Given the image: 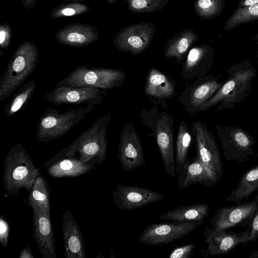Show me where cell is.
I'll return each instance as SVG.
<instances>
[{
	"mask_svg": "<svg viewBox=\"0 0 258 258\" xmlns=\"http://www.w3.org/2000/svg\"><path fill=\"white\" fill-rule=\"evenodd\" d=\"M228 76L220 89L208 101L203 104L200 111L219 104L216 109L232 108L250 95L252 81L257 75L256 69L249 59L236 62L227 70Z\"/></svg>",
	"mask_w": 258,
	"mask_h": 258,
	"instance_id": "obj_1",
	"label": "cell"
},
{
	"mask_svg": "<svg viewBox=\"0 0 258 258\" xmlns=\"http://www.w3.org/2000/svg\"><path fill=\"white\" fill-rule=\"evenodd\" d=\"M3 164V182L7 193L17 195L22 188L30 192L40 172L21 143L11 147L4 159Z\"/></svg>",
	"mask_w": 258,
	"mask_h": 258,
	"instance_id": "obj_2",
	"label": "cell"
},
{
	"mask_svg": "<svg viewBox=\"0 0 258 258\" xmlns=\"http://www.w3.org/2000/svg\"><path fill=\"white\" fill-rule=\"evenodd\" d=\"M139 116L143 123L152 132L147 136L155 138L166 173L175 177L176 172L172 115L165 111H160L154 106L149 111L142 109Z\"/></svg>",
	"mask_w": 258,
	"mask_h": 258,
	"instance_id": "obj_3",
	"label": "cell"
},
{
	"mask_svg": "<svg viewBox=\"0 0 258 258\" xmlns=\"http://www.w3.org/2000/svg\"><path fill=\"white\" fill-rule=\"evenodd\" d=\"M38 50L33 42L24 41L15 51L0 80V102L8 98L36 68Z\"/></svg>",
	"mask_w": 258,
	"mask_h": 258,
	"instance_id": "obj_4",
	"label": "cell"
},
{
	"mask_svg": "<svg viewBox=\"0 0 258 258\" xmlns=\"http://www.w3.org/2000/svg\"><path fill=\"white\" fill-rule=\"evenodd\" d=\"M110 112L99 117L70 144L75 155L83 162L100 165L106 158L107 141L106 136Z\"/></svg>",
	"mask_w": 258,
	"mask_h": 258,
	"instance_id": "obj_5",
	"label": "cell"
},
{
	"mask_svg": "<svg viewBox=\"0 0 258 258\" xmlns=\"http://www.w3.org/2000/svg\"><path fill=\"white\" fill-rule=\"evenodd\" d=\"M95 105L79 106L63 113L48 107L39 117L37 125L36 137L40 142L57 139L68 133L84 118Z\"/></svg>",
	"mask_w": 258,
	"mask_h": 258,
	"instance_id": "obj_6",
	"label": "cell"
},
{
	"mask_svg": "<svg viewBox=\"0 0 258 258\" xmlns=\"http://www.w3.org/2000/svg\"><path fill=\"white\" fill-rule=\"evenodd\" d=\"M125 80V74L120 69L79 66L54 87H88L104 90L120 87Z\"/></svg>",
	"mask_w": 258,
	"mask_h": 258,
	"instance_id": "obj_7",
	"label": "cell"
},
{
	"mask_svg": "<svg viewBox=\"0 0 258 258\" xmlns=\"http://www.w3.org/2000/svg\"><path fill=\"white\" fill-rule=\"evenodd\" d=\"M191 134L196 143L197 157L218 183L223 174V162L213 134L205 122L200 120L192 123Z\"/></svg>",
	"mask_w": 258,
	"mask_h": 258,
	"instance_id": "obj_8",
	"label": "cell"
},
{
	"mask_svg": "<svg viewBox=\"0 0 258 258\" xmlns=\"http://www.w3.org/2000/svg\"><path fill=\"white\" fill-rule=\"evenodd\" d=\"M223 154L227 160L243 162L251 158L254 154L253 137L243 129L233 126L216 125Z\"/></svg>",
	"mask_w": 258,
	"mask_h": 258,
	"instance_id": "obj_9",
	"label": "cell"
},
{
	"mask_svg": "<svg viewBox=\"0 0 258 258\" xmlns=\"http://www.w3.org/2000/svg\"><path fill=\"white\" fill-rule=\"evenodd\" d=\"M203 222L171 221L151 224L143 230L138 241L151 245L168 244L189 234Z\"/></svg>",
	"mask_w": 258,
	"mask_h": 258,
	"instance_id": "obj_10",
	"label": "cell"
},
{
	"mask_svg": "<svg viewBox=\"0 0 258 258\" xmlns=\"http://www.w3.org/2000/svg\"><path fill=\"white\" fill-rule=\"evenodd\" d=\"M156 30L154 24L150 22L125 27L119 31L114 37V46L121 52L140 54L150 44Z\"/></svg>",
	"mask_w": 258,
	"mask_h": 258,
	"instance_id": "obj_11",
	"label": "cell"
},
{
	"mask_svg": "<svg viewBox=\"0 0 258 258\" xmlns=\"http://www.w3.org/2000/svg\"><path fill=\"white\" fill-rule=\"evenodd\" d=\"M221 75L209 74L198 78L182 91L178 100L191 116L200 112L201 106L209 100L220 89L223 83L218 81Z\"/></svg>",
	"mask_w": 258,
	"mask_h": 258,
	"instance_id": "obj_12",
	"label": "cell"
},
{
	"mask_svg": "<svg viewBox=\"0 0 258 258\" xmlns=\"http://www.w3.org/2000/svg\"><path fill=\"white\" fill-rule=\"evenodd\" d=\"M258 209V195L249 202L220 208L209 220L216 231L227 230L236 226L250 227L254 213Z\"/></svg>",
	"mask_w": 258,
	"mask_h": 258,
	"instance_id": "obj_13",
	"label": "cell"
},
{
	"mask_svg": "<svg viewBox=\"0 0 258 258\" xmlns=\"http://www.w3.org/2000/svg\"><path fill=\"white\" fill-rule=\"evenodd\" d=\"M117 156L121 168L125 171L145 165L141 140L131 122L124 125L120 134Z\"/></svg>",
	"mask_w": 258,
	"mask_h": 258,
	"instance_id": "obj_14",
	"label": "cell"
},
{
	"mask_svg": "<svg viewBox=\"0 0 258 258\" xmlns=\"http://www.w3.org/2000/svg\"><path fill=\"white\" fill-rule=\"evenodd\" d=\"M106 94L104 90L98 88L60 86L47 93L44 99L56 106L64 104L96 105L101 103Z\"/></svg>",
	"mask_w": 258,
	"mask_h": 258,
	"instance_id": "obj_15",
	"label": "cell"
},
{
	"mask_svg": "<svg viewBox=\"0 0 258 258\" xmlns=\"http://www.w3.org/2000/svg\"><path fill=\"white\" fill-rule=\"evenodd\" d=\"M249 227L240 233L233 231H216L206 226L204 235L207 249L204 251L205 257L209 255L221 256L227 254L240 244H245L248 241Z\"/></svg>",
	"mask_w": 258,
	"mask_h": 258,
	"instance_id": "obj_16",
	"label": "cell"
},
{
	"mask_svg": "<svg viewBox=\"0 0 258 258\" xmlns=\"http://www.w3.org/2000/svg\"><path fill=\"white\" fill-rule=\"evenodd\" d=\"M112 195L116 206L120 210H134L161 200L162 194L137 186L118 185Z\"/></svg>",
	"mask_w": 258,
	"mask_h": 258,
	"instance_id": "obj_17",
	"label": "cell"
},
{
	"mask_svg": "<svg viewBox=\"0 0 258 258\" xmlns=\"http://www.w3.org/2000/svg\"><path fill=\"white\" fill-rule=\"evenodd\" d=\"M49 175L54 178L78 176L94 168L95 165L81 161L71 154L68 146L44 164Z\"/></svg>",
	"mask_w": 258,
	"mask_h": 258,
	"instance_id": "obj_18",
	"label": "cell"
},
{
	"mask_svg": "<svg viewBox=\"0 0 258 258\" xmlns=\"http://www.w3.org/2000/svg\"><path fill=\"white\" fill-rule=\"evenodd\" d=\"M214 50L207 44L192 47L183 63L181 75L184 80H193L207 75L212 67Z\"/></svg>",
	"mask_w": 258,
	"mask_h": 258,
	"instance_id": "obj_19",
	"label": "cell"
},
{
	"mask_svg": "<svg viewBox=\"0 0 258 258\" xmlns=\"http://www.w3.org/2000/svg\"><path fill=\"white\" fill-rule=\"evenodd\" d=\"M60 44L72 47H83L89 45L99 37V32L93 26L88 24H68L58 30L55 34Z\"/></svg>",
	"mask_w": 258,
	"mask_h": 258,
	"instance_id": "obj_20",
	"label": "cell"
},
{
	"mask_svg": "<svg viewBox=\"0 0 258 258\" xmlns=\"http://www.w3.org/2000/svg\"><path fill=\"white\" fill-rule=\"evenodd\" d=\"M34 237L43 258H56L55 241L50 214L33 211Z\"/></svg>",
	"mask_w": 258,
	"mask_h": 258,
	"instance_id": "obj_21",
	"label": "cell"
},
{
	"mask_svg": "<svg viewBox=\"0 0 258 258\" xmlns=\"http://www.w3.org/2000/svg\"><path fill=\"white\" fill-rule=\"evenodd\" d=\"M176 82L167 75L155 68H151L146 78L144 92L156 102L163 105L165 100H169L176 96Z\"/></svg>",
	"mask_w": 258,
	"mask_h": 258,
	"instance_id": "obj_22",
	"label": "cell"
},
{
	"mask_svg": "<svg viewBox=\"0 0 258 258\" xmlns=\"http://www.w3.org/2000/svg\"><path fill=\"white\" fill-rule=\"evenodd\" d=\"M64 255L67 258H85V244L78 223L72 213L66 210L62 220Z\"/></svg>",
	"mask_w": 258,
	"mask_h": 258,
	"instance_id": "obj_23",
	"label": "cell"
},
{
	"mask_svg": "<svg viewBox=\"0 0 258 258\" xmlns=\"http://www.w3.org/2000/svg\"><path fill=\"white\" fill-rule=\"evenodd\" d=\"M177 182L179 188L181 189L197 183L207 186H213L217 184L206 166L197 156L178 175Z\"/></svg>",
	"mask_w": 258,
	"mask_h": 258,
	"instance_id": "obj_24",
	"label": "cell"
},
{
	"mask_svg": "<svg viewBox=\"0 0 258 258\" xmlns=\"http://www.w3.org/2000/svg\"><path fill=\"white\" fill-rule=\"evenodd\" d=\"M198 38V35L194 30H183L168 39L164 49V55L167 58L174 57L177 63H180Z\"/></svg>",
	"mask_w": 258,
	"mask_h": 258,
	"instance_id": "obj_25",
	"label": "cell"
},
{
	"mask_svg": "<svg viewBox=\"0 0 258 258\" xmlns=\"http://www.w3.org/2000/svg\"><path fill=\"white\" fill-rule=\"evenodd\" d=\"M208 208L206 204L183 205L161 215L159 218L179 222L203 221L208 215Z\"/></svg>",
	"mask_w": 258,
	"mask_h": 258,
	"instance_id": "obj_26",
	"label": "cell"
},
{
	"mask_svg": "<svg viewBox=\"0 0 258 258\" xmlns=\"http://www.w3.org/2000/svg\"><path fill=\"white\" fill-rule=\"evenodd\" d=\"M27 204L33 211H38L50 214V192L44 177L38 175L35 179Z\"/></svg>",
	"mask_w": 258,
	"mask_h": 258,
	"instance_id": "obj_27",
	"label": "cell"
},
{
	"mask_svg": "<svg viewBox=\"0 0 258 258\" xmlns=\"http://www.w3.org/2000/svg\"><path fill=\"white\" fill-rule=\"evenodd\" d=\"M192 136L186 123L181 121L178 128L175 152L176 172L178 175L182 173L185 167L190 163L187 156Z\"/></svg>",
	"mask_w": 258,
	"mask_h": 258,
	"instance_id": "obj_28",
	"label": "cell"
},
{
	"mask_svg": "<svg viewBox=\"0 0 258 258\" xmlns=\"http://www.w3.org/2000/svg\"><path fill=\"white\" fill-rule=\"evenodd\" d=\"M258 190V164L247 170L241 176L236 188L226 200L236 203L248 200L250 196Z\"/></svg>",
	"mask_w": 258,
	"mask_h": 258,
	"instance_id": "obj_29",
	"label": "cell"
},
{
	"mask_svg": "<svg viewBox=\"0 0 258 258\" xmlns=\"http://www.w3.org/2000/svg\"><path fill=\"white\" fill-rule=\"evenodd\" d=\"M36 86V83L32 80L21 87L6 105L5 114L12 116L23 109L33 95Z\"/></svg>",
	"mask_w": 258,
	"mask_h": 258,
	"instance_id": "obj_30",
	"label": "cell"
},
{
	"mask_svg": "<svg viewBox=\"0 0 258 258\" xmlns=\"http://www.w3.org/2000/svg\"><path fill=\"white\" fill-rule=\"evenodd\" d=\"M258 21V4L245 7H238L226 21L224 29L230 31L235 27Z\"/></svg>",
	"mask_w": 258,
	"mask_h": 258,
	"instance_id": "obj_31",
	"label": "cell"
},
{
	"mask_svg": "<svg viewBox=\"0 0 258 258\" xmlns=\"http://www.w3.org/2000/svg\"><path fill=\"white\" fill-rule=\"evenodd\" d=\"M226 0H196L195 11L203 20H210L219 17L223 12Z\"/></svg>",
	"mask_w": 258,
	"mask_h": 258,
	"instance_id": "obj_32",
	"label": "cell"
},
{
	"mask_svg": "<svg viewBox=\"0 0 258 258\" xmlns=\"http://www.w3.org/2000/svg\"><path fill=\"white\" fill-rule=\"evenodd\" d=\"M90 7L80 2H67L54 7L49 14L52 19L74 17L84 14L90 10Z\"/></svg>",
	"mask_w": 258,
	"mask_h": 258,
	"instance_id": "obj_33",
	"label": "cell"
},
{
	"mask_svg": "<svg viewBox=\"0 0 258 258\" xmlns=\"http://www.w3.org/2000/svg\"><path fill=\"white\" fill-rule=\"evenodd\" d=\"M127 8L135 13L154 12L166 6L169 0H123Z\"/></svg>",
	"mask_w": 258,
	"mask_h": 258,
	"instance_id": "obj_34",
	"label": "cell"
},
{
	"mask_svg": "<svg viewBox=\"0 0 258 258\" xmlns=\"http://www.w3.org/2000/svg\"><path fill=\"white\" fill-rule=\"evenodd\" d=\"M12 29L7 22L0 25V57L4 55V51L9 47L12 39Z\"/></svg>",
	"mask_w": 258,
	"mask_h": 258,
	"instance_id": "obj_35",
	"label": "cell"
},
{
	"mask_svg": "<svg viewBox=\"0 0 258 258\" xmlns=\"http://www.w3.org/2000/svg\"><path fill=\"white\" fill-rule=\"evenodd\" d=\"M196 245L188 244L175 247L169 253L168 258H189L194 252Z\"/></svg>",
	"mask_w": 258,
	"mask_h": 258,
	"instance_id": "obj_36",
	"label": "cell"
},
{
	"mask_svg": "<svg viewBox=\"0 0 258 258\" xmlns=\"http://www.w3.org/2000/svg\"><path fill=\"white\" fill-rule=\"evenodd\" d=\"M10 226L5 215L0 216V242L4 247H7L9 243Z\"/></svg>",
	"mask_w": 258,
	"mask_h": 258,
	"instance_id": "obj_37",
	"label": "cell"
},
{
	"mask_svg": "<svg viewBox=\"0 0 258 258\" xmlns=\"http://www.w3.org/2000/svg\"><path fill=\"white\" fill-rule=\"evenodd\" d=\"M258 238V209L254 213L249 227L248 241L254 242Z\"/></svg>",
	"mask_w": 258,
	"mask_h": 258,
	"instance_id": "obj_38",
	"label": "cell"
},
{
	"mask_svg": "<svg viewBox=\"0 0 258 258\" xmlns=\"http://www.w3.org/2000/svg\"><path fill=\"white\" fill-rule=\"evenodd\" d=\"M18 258H34V255L31 251L29 245L23 249L20 253Z\"/></svg>",
	"mask_w": 258,
	"mask_h": 258,
	"instance_id": "obj_39",
	"label": "cell"
},
{
	"mask_svg": "<svg viewBox=\"0 0 258 258\" xmlns=\"http://www.w3.org/2000/svg\"><path fill=\"white\" fill-rule=\"evenodd\" d=\"M258 4V0H240L238 7H245Z\"/></svg>",
	"mask_w": 258,
	"mask_h": 258,
	"instance_id": "obj_40",
	"label": "cell"
},
{
	"mask_svg": "<svg viewBox=\"0 0 258 258\" xmlns=\"http://www.w3.org/2000/svg\"><path fill=\"white\" fill-rule=\"evenodd\" d=\"M23 6L26 10H30L35 5L36 0H22Z\"/></svg>",
	"mask_w": 258,
	"mask_h": 258,
	"instance_id": "obj_41",
	"label": "cell"
},
{
	"mask_svg": "<svg viewBox=\"0 0 258 258\" xmlns=\"http://www.w3.org/2000/svg\"><path fill=\"white\" fill-rule=\"evenodd\" d=\"M249 258H258V250L252 252L249 256Z\"/></svg>",
	"mask_w": 258,
	"mask_h": 258,
	"instance_id": "obj_42",
	"label": "cell"
},
{
	"mask_svg": "<svg viewBox=\"0 0 258 258\" xmlns=\"http://www.w3.org/2000/svg\"><path fill=\"white\" fill-rule=\"evenodd\" d=\"M253 38L254 40H256L257 41V44H258V34L253 36ZM256 56L257 57H258V50H257V51L256 52Z\"/></svg>",
	"mask_w": 258,
	"mask_h": 258,
	"instance_id": "obj_43",
	"label": "cell"
},
{
	"mask_svg": "<svg viewBox=\"0 0 258 258\" xmlns=\"http://www.w3.org/2000/svg\"><path fill=\"white\" fill-rule=\"evenodd\" d=\"M118 0H106L107 2L109 4H112L113 3L116 2Z\"/></svg>",
	"mask_w": 258,
	"mask_h": 258,
	"instance_id": "obj_44",
	"label": "cell"
},
{
	"mask_svg": "<svg viewBox=\"0 0 258 258\" xmlns=\"http://www.w3.org/2000/svg\"><path fill=\"white\" fill-rule=\"evenodd\" d=\"M61 1H72V2H80L83 1L84 0H61Z\"/></svg>",
	"mask_w": 258,
	"mask_h": 258,
	"instance_id": "obj_45",
	"label": "cell"
}]
</instances>
